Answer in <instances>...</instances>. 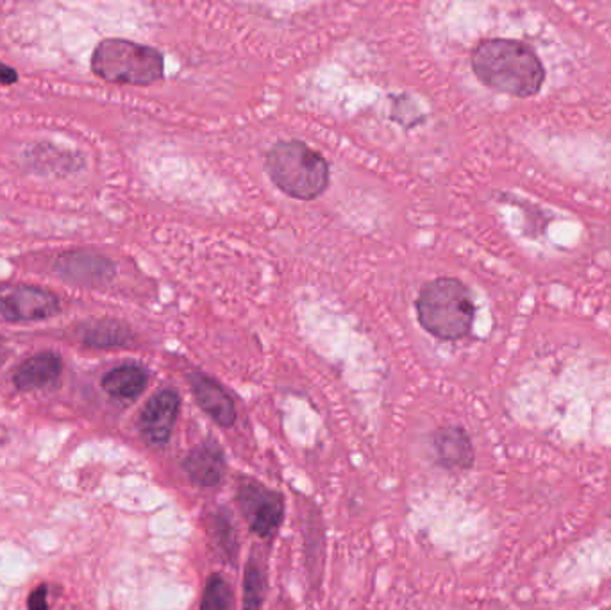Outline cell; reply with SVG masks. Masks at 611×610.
Instances as JSON below:
<instances>
[{
	"mask_svg": "<svg viewBox=\"0 0 611 610\" xmlns=\"http://www.w3.org/2000/svg\"><path fill=\"white\" fill-rule=\"evenodd\" d=\"M470 63L476 78L488 89L513 98H533L546 81L537 52L519 40H485L473 49Z\"/></svg>",
	"mask_w": 611,
	"mask_h": 610,
	"instance_id": "cell-1",
	"label": "cell"
},
{
	"mask_svg": "<svg viewBox=\"0 0 611 610\" xmlns=\"http://www.w3.org/2000/svg\"><path fill=\"white\" fill-rule=\"evenodd\" d=\"M265 169L283 194L299 201L317 200L332 180L326 157L301 140L274 145L265 157Z\"/></svg>",
	"mask_w": 611,
	"mask_h": 610,
	"instance_id": "cell-2",
	"label": "cell"
},
{
	"mask_svg": "<svg viewBox=\"0 0 611 610\" xmlns=\"http://www.w3.org/2000/svg\"><path fill=\"white\" fill-rule=\"evenodd\" d=\"M473 308L469 288L456 277L426 283L417 297L418 323L440 340H460L472 329Z\"/></svg>",
	"mask_w": 611,
	"mask_h": 610,
	"instance_id": "cell-3",
	"label": "cell"
},
{
	"mask_svg": "<svg viewBox=\"0 0 611 610\" xmlns=\"http://www.w3.org/2000/svg\"><path fill=\"white\" fill-rule=\"evenodd\" d=\"M92 70L108 83L149 87L165 74V60L154 47L108 38L93 51Z\"/></svg>",
	"mask_w": 611,
	"mask_h": 610,
	"instance_id": "cell-4",
	"label": "cell"
},
{
	"mask_svg": "<svg viewBox=\"0 0 611 610\" xmlns=\"http://www.w3.org/2000/svg\"><path fill=\"white\" fill-rule=\"evenodd\" d=\"M60 308V299L47 288L34 285L0 288V319L8 323L49 319Z\"/></svg>",
	"mask_w": 611,
	"mask_h": 610,
	"instance_id": "cell-5",
	"label": "cell"
},
{
	"mask_svg": "<svg viewBox=\"0 0 611 610\" xmlns=\"http://www.w3.org/2000/svg\"><path fill=\"white\" fill-rule=\"evenodd\" d=\"M238 504L254 533L268 539L277 532L285 516V505L279 492L259 486L256 481H245L240 486Z\"/></svg>",
	"mask_w": 611,
	"mask_h": 610,
	"instance_id": "cell-6",
	"label": "cell"
},
{
	"mask_svg": "<svg viewBox=\"0 0 611 610\" xmlns=\"http://www.w3.org/2000/svg\"><path fill=\"white\" fill-rule=\"evenodd\" d=\"M181 399L174 390H161L143 408L140 430L147 443L163 446L171 440L180 416Z\"/></svg>",
	"mask_w": 611,
	"mask_h": 610,
	"instance_id": "cell-7",
	"label": "cell"
},
{
	"mask_svg": "<svg viewBox=\"0 0 611 610\" xmlns=\"http://www.w3.org/2000/svg\"><path fill=\"white\" fill-rule=\"evenodd\" d=\"M55 271L67 282L96 287V285L110 282L115 274V265L104 256L95 255L90 251H74V253H67L58 260Z\"/></svg>",
	"mask_w": 611,
	"mask_h": 610,
	"instance_id": "cell-8",
	"label": "cell"
},
{
	"mask_svg": "<svg viewBox=\"0 0 611 610\" xmlns=\"http://www.w3.org/2000/svg\"><path fill=\"white\" fill-rule=\"evenodd\" d=\"M189 382L198 405L216 425L224 426V428L235 425V401L218 382L203 373H192L189 376Z\"/></svg>",
	"mask_w": 611,
	"mask_h": 610,
	"instance_id": "cell-9",
	"label": "cell"
},
{
	"mask_svg": "<svg viewBox=\"0 0 611 610\" xmlns=\"http://www.w3.org/2000/svg\"><path fill=\"white\" fill-rule=\"evenodd\" d=\"M184 472L198 486L213 487L221 484L225 475V460L221 446L204 443L184 458Z\"/></svg>",
	"mask_w": 611,
	"mask_h": 610,
	"instance_id": "cell-10",
	"label": "cell"
},
{
	"mask_svg": "<svg viewBox=\"0 0 611 610\" xmlns=\"http://www.w3.org/2000/svg\"><path fill=\"white\" fill-rule=\"evenodd\" d=\"M63 362L52 352L38 353L23 362L14 373V385L20 390H40L60 378Z\"/></svg>",
	"mask_w": 611,
	"mask_h": 610,
	"instance_id": "cell-11",
	"label": "cell"
},
{
	"mask_svg": "<svg viewBox=\"0 0 611 610\" xmlns=\"http://www.w3.org/2000/svg\"><path fill=\"white\" fill-rule=\"evenodd\" d=\"M435 449H437L438 462L449 469L456 467H470L473 462L472 444L469 435L465 434L458 426L441 428L435 434Z\"/></svg>",
	"mask_w": 611,
	"mask_h": 610,
	"instance_id": "cell-12",
	"label": "cell"
},
{
	"mask_svg": "<svg viewBox=\"0 0 611 610\" xmlns=\"http://www.w3.org/2000/svg\"><path fill=\"white\" fill-rule=\"evenodd\" d=\"M147 382V370L136 364H125V366L110 370L102 379V387L113 398L134 399L145 390Z\"/></svg>",
	"mask_w": 611,
	"mask_h": 610,
	"instance_id": "cell-13",
	"label": "cell"
},
{
	"mask_svg": "<svg viewBox=\"0 0 611 610\" xmlns=\"http://www.w3.org/2000/svg\"><path fill=\"white\" fill-rule=\"evenodd\" d=\"M83 340L88 347L110 349V347L125 346V344L131 343L133 335L124 324L104 319L96 321L92 326H88Z\"/></svg>",
	"mask_w": 611,
	"mask_h": 610,
	"instance_id": "cell-14",
	"label": "cell"
},
{
	"mask_svg": "<svg viewBox=\"0 0 611 610\" xmlns=\"http://www.w3.org/2000/svg\"><path fill=\"white\" fill-rule=\"evenodd\" d=\"M233 607V589L224 578L213 575L204 589L201 610H231Z\"/></svg>",
	"mask_w": 611,
	"mask_h": 610,
	"instance_id": "cell-15",
	"label": "cell"
},
{
	"mask_svg": "<svg viewBox=\"0 0 611 610\" xmlns=\"http://www.w3.org/2000/svg\"><path fill=\"white\" fill-rule=\"evenodd\" d=\"M265 600V577L262 566L248 562L245 569L244 610H259Z\"/></svg>",
	"mask_w": 611,
	"mask_h": 610,
	"instance_id": "cell-16",
	"label": "cell"
},
{
	"mask_svg": "<svg viewBox=\"0 0 611 610\" xmlns=\"http://www.w3.org/2000/svg\"><path fill=\"white\" fill-rule=\"evenodd\" d=\"M29 609L31 610H47L49 603H47V586H40L37 591L32 592L29 597Z\"/></svg>",
	"mask_w": 611,
	"mask_h": 610,
	"instance_id": "cell-17",
	"label": "cell"
},
{
	"mask_svg": "<svg viewBox=\"0 0 611 610\" xmlns=\"http://www.w3.org/2000/svg\"><path fill=\"white\" fill-rule=\"evenodd\" d=\"M19 81V74H17V70L11 69L10 65H6V63H2L0 61V84H4V87H10V84L17 83Z\"/></svg>",
	"mask_w": 611,
	"mask_h": 610,
	"instance_id": "cell-18",
	"label": "cell"
}]
</instances>
